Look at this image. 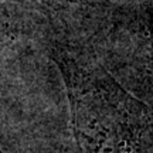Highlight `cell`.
<instances>
[{"mask_svg": "<svg viewBox=\"0 0 153 153\" xmlns=\"http://www.w3.org/2000/svg\"><path fill=\"white\" fill-rule=\"evenodd\" d=\"M82 91L74 123L81 153H153V114L122 91Z\"/></svg>", "mask_w": 153, "mask_h": 153, "instance_id": "cell-1", "label": "cell"}]
</instances>
